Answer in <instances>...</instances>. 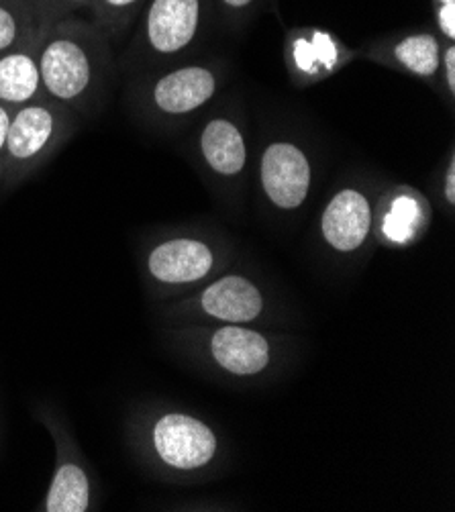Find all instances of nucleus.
Instances as JSON below:
<instances>
[{
  "label": "nucleus",
  "mask_w": 455,
  "mask_h": 512,
  "mask_svg": "<svg viewBox=\"0 0 455 512\" xmlns=\"http://www.w3.org/2000/svg\"><path fill=\"white\" fill-rule=\"evenodd\" d=\"M358 51L347 47L333 31L296 27L286 33L284 60L294 84L311 86L343 70Z\"/></svg>",
  "instance_id": "f8f14e48"
},
{
  "label": "nucleus",
  "mask_w": 455,
  "mask_h": 512,
  "mask_svg": "<svg viewBox=\"0 0 455 512\" xmlns=\"http://www.w3.org/2000/svg\"><path fill=\"white\" fill-rule=\"evenodd\" d=\"M221 264L217 245L192 233H168L143 247L141 270L158 294H174L211 278Z\"/></svg>",
  "instance_id": "6e6552de"
},
{
  "label": "nucleus",
  "mask_w": 455,
  "mask_h": 512,
  "mask_svg": "<svg viewBox=\"0 0 455 512\" xmlns=\"http://www.w3.org/2000/svg\"><path fill=\"white\" fill-rule=\"evenodd\" d=\"M80 117L41 96L13 111L7 135L3 188H15L39 172L78 131Z\"/></svg>",
  "instance_id": "39448f33"
},
{
  "label": "nucleus",
  "mask_w": 455,
  "mask_h": 512,
  "mask_svg": "<svg viewBox=\"0 0 455 512\" xmlns=\"http://www.w3.org/2000/svg\"><path fill=\"white\" fill-rule=\"evenodd\" d=\"M374 198L358 184H347L333 192L319 217L323 243L339 253L362 251L374 235Z\"/></svg>",
  "instance_id": "9b49d317"
},
{
  "label": "nucleus",
  "mask_w": 455,
  "mask_h": 512,
  "mask_svg": "<svg viewBox=\"0 0 455 512\" xmlns=\"http://www.w3.org/2000/svg\"><path fill=\"white\" fill-rule=\"evenodd\" d=\"M313 162L294 139L278 137L264 145L258 162L260 190L276 213L292 215L305 207L313 188Z\"/></svg>",
  "instance_id": "9d476101"
},
{
  "label": "nucleus",
  "mask_w": 455,
  "mask_h": 512,
  "mask_svg": "<svg viewBox=\"0 0 455 512\" xmlns=\"http://www.w3.org/2000/svg\"><path fill=\"white\" fill-rule=\"evenodd\" d=\"M441 49L443 41L437 33L429 29H417L374 39L358 51V56L388 70L415 76L429 86H437Z\"/></svg>",
  "instance_id": "ddd939ff"
},
{
  "label": "nucleus",
  "mask_w": 455,
  "mask_h": 512,
  "mask_svg": "<svg viewBox=\"0 0 455 512\" xmlns=\"http://www.w3.org/2000/svg\"><path fill=\"white\" fill-rule=\"evenodd\" d=\"M213 19V0H147L127 37L121 68L135 76L180 62L202 41Z\"/></svg>",
  "instance_id": "7ed1b4c3"
},
{
  "label": "nucleus",
  "mask_w": 455,
  "mask_h": 512,
  "mask_svg": "<svg viewBox=\"0 0 455 512\" xmlns=\"http://www.w3.org/2000/svg\"><path fill=\"white\" fill-rule=\"evenodd\" d=\"M455 3V0H433V5H449Z\"/></svg>",
  "instance_id": "393cba45"
},
{
  "label": "nucleus",
  "mask_w": 455,
  "mask_h": 512,
  "mask_svg": "<svg viewBox=\"0 0 455 512\" xmlns=\"http://www.w3.org/2000/svg\"><path fill=\"white\" fill-rule=\"evenodd\" d=\"M37 419L54 441V472L37 510L43 512H90L98 502V484L86 457L62 415L39 406Z\"/></svg>",
  "instance_id": "0eeeda50"
},
{
  "label": "nucleus",
  "mask_w": 455,
  "mask_h": 512,
  "mask_svg": "<svg viewBox=\"0 0 455 512\" xmlns=\"http://www.w3.org/2000/svg\"><path fill=\"white\" fill-rule=\"evenodd\" d=\"M262 5L264 0H213V11L225 25L241 27L258 15Z\"/></svg>",
  "instance_id": "6ab92c4d"
},
{
  "label": "nucleus",
  "mask_w": 455,
  "mask_h": 512,
  "mask_svg": "<svg viewBox=\"0 0 455 512\" xmlns=\"http://www.w3.org/2000/svg\"><path fill=\"white\" fill-rule=\"evenodd\" d=\"M41 35L0 56V105L15 111L45 96L39 70Z\"/></svg>",
  "instance_id": "dca6fc26"
},
{
  "label": "nucleus",
  "mask_w": 455,
  "mask_h": 512,
  "mask_svg": "<svg viewBox=\"0 0 455 512\" xmlns=\"http://www.w3.org/2000/svg\"><path fill=\"white\" fill-rule=\"evenodd\" d=\"M192 335L198 360L217 376L229 380H256L270 374L280 362L282 343L251 325H198Z\"/></svg>",
  "instance_id": "423d86ee"
},
{
  "label": "nucleus",
  "mask_w": 455,
  "mask_h": 512,
  "mask_svg": "<svg viewBox=\"0 0 455 512\" xmlns=\"http://www.w3.org/2000/svg\"><path fill=\"white\" fill-rule=\"evenodd\" d=\"M13 109L0 105V188H3V170H5V156H7V135L11 123Z\"/></svg>",
  "instance_id": "b1692460"
},
{
  "label": "nucleus",
  "mask_w": 455,
  "mask_h": 512,
  "mask_svg": "<svg viewBox=\"0 0 455 512\" xmlns=\"http://www.w3.org/2000/svg\"><path fill=\"white\" fill-rule=\"evenodd\" d=\"M200 164L227 188L239 186L249 166L245 131L231 115H213L202 123L196 139Z\"/></svg>",
  "instance_id": "4468645a"
},
{
  "label": "nucleus",
  "mask_w": 455,
  "mask_h": 512,
  "mask_svg": "<svg viewBox=\"0 0 455 512\" xmlns=\"http://www.w3.org/2000/svg\"><path fill=\"white\" fill-rule=\"evenodd\" d=\"M437 35L443 43H455V3L433 5Z\"/></svg>",
  "instance_id": "4be33fe9"
},
{
  "label": "nucleus",
  "mask_w": 455,
  "mask_h": 512,
  "mask_svg": "<svg viewBox=\"0 0 455 512\" xmlns=\"http://www.w3.org/2000/svg\"><path fill=\"white\" fill-rule=\"evenodd\" d=\"M127 441L139 462L166 480L209 472L221 453L217 431L178 408L143 404L127 419Z\"/></svg>",
  "instance_id": "f03ea898"
},
{
  "label": "nucleus",
  "mask_w": 455,
  "mask_h": 512,
  "mask_svg": "<svg viewBox=\"0 0 455 512\" xmlns=\"http://www.w3.org/2000/svg\"><path fill=\"white\" fill-rule=\"evenodd\" d=\"M439 84L441 92H447V100L455 98V43H443L439 62Z\"/></svg>",
  "instance_id": "412c9836"
},
{
  "label": "nucleus",
  "mask_w": 455,
  "mask_h": 512,
  "mask_svg": "<svg viewBox=\"0 0 455 512\" xmlns=\"http://www.w3.org/2000/svg\"><path fill=\"white\" fill-rule=\"evenodd\" d=\"M45 25H52L72 15L86 13L92 0H33Z\"/></svg>",
  "instance_id": "aec40b11"
},
{
  "label": "nucleus",
  "mask_w": 455,
  "mask_h": 512,
  "mask_svg": "<svg viewBox=\"0 0 455 512\" xmlns=\"http://www.w3.org/2000/svg\"><path fill=\"white\" fill-rule=\"evenodd\" d=\"M45 96L90 117L105 98L113 74V43L84 15L47 25L39 43Z\"/></svg>",
  "instance_id": "f257e3e1"
},
{
  "label": "nucleus",
  "mask_w": 455,
  "mask_h": 512,
  "mask_svg": "<svg viewBox=\"0 0 455 512\" xmlns=\"http://www.w3.org/2000/svg\"><path fill=\"white\" fill-rule=\"evenodd\" d=\"M431 223L429 200L411 186H394L374 204V233L390 247H409Z\"/></svg>",
  "instance_id": "2eb2a0df"
},
{
  "label": "nucleus",
  "mask_w": 455,
  "mask_h": 512,
  "mask_svg": "<svg viewBox=\"0 0 455 512\" xmlns=\"http://www.w3.org/2000/svg\"><path fill=\"white\" fill-rule=\"evenodd\" d=\"M268 300L256 280L245 274H225L202 286L184 302L166 311L170 319L209 325H254L266 315Z\"/></svg>",
  "instance_id": "1a4fd4ad"
},
{
  "label": "nucleus",
  "mask_w": 455,
  "mask_h": 512,
  "mask_svg": "<svg viewBox=\"0 0 455 512\" xmlns=\"http://www.w3.org/2000/svg\"><path fill=\"white\" fill-rule=\"evenodd\" d=\"M441 196L447 202L449 211H453V207H455V151H449V160H447L443 182H441Z\"/></svg>",
  "instance_id": "5701e85b"
},
{
  "label": "nucleus",
  "mask_w": 455,
  "mask_h": 512,
  "mask_svg": "<svg viewBox=\"0 0 455 512\" xmlns=\"http://www.w3.org/2000/svg\"><path fill=\"white\" fill-rule=\"evenodd\" d=\"M145 5L147 0H92L84 17L103 31L115 47L131 35Z\"/></svg>",
  "instance_id": "a211bd4d"
},
{
  "label": "nucleus",
  "mask_w": 455,
  "mask_h": 512,
  "mask_svg": "<svg viewBox=\"0 0 455 512\" xmlns=\"http://www.w3.org/2000/svg\"><path fill=\"white\" fill-rule=\"evenodd\" d=\"M45 27L33 0H0V56L39 37Z\"/></svg>",
  "instance_id": "f3484780"
},
{
  "label": "nucleus",
  "mask_w": 455,
  "mask_h": 512,
  "mask_svg": "<svg viewBox=\"0 0 455 512\" xmlns=\"http://www.w3.org/2000/svg\"><path fill=\"white\" fill-rule=\"evenodd\" d=\"M223 74L215 62H174L139 72L131 80V107L149 125L188 119L215 100Z\"/></svg>",
  "instance_id": "20e7f679"
}]
</instances>
